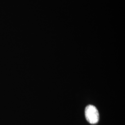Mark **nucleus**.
<instances>
[{
  "label": "nucleus",
  "instance_id": "f257e3e1",
  "mask_svg": "<svg viewBox=\"0 0 125 125\" xmlns=\"http://www.w3.org/2000/svg\"><path fill=\"white\" fill-rule=\"evenodd\" d=\"M85 118L89 123L94 124L98 122L99 114L97 108L93 105L87 106L85 109Z\"/></svg>",
  "mask_w": 125,
  "mask_h": 125
}]
</instances>
